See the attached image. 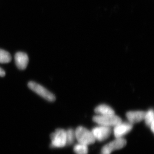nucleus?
I'll use <instances>...</instances> for the list:
<instances>
[{
	"instance_id": "1",
	"label": "nucleus",
	"mask_w": 154,
	"mask_h": 154,
	"mask_svg": "<svg viewBox=\"0 0 154 154\" xmlns=\"http://www.w3.org/2000/svg\"><path fill=\"white\" fill-rule=\"evenodd\" d=\"M75 138L79 143L89 145L94 143L96 140L93 136L91 131L84 127H78L75 130Z\"/></svg>"
},
{
	"instance_id": "2",
	"label": "nucleus",
	"mask_w": 154,
	"mask_h": 154,
	"mask_svg": "<svg viewBox=\"0 0 154 154\" xmlns=\"http://www.w3.org/2000/svg\"><path fill=\"white\" fill-rule=\"evenodd\" d=\"M93 120L98 124L104 126L114 127L122 122L118 116L114 115H96L93 117Z\"/></svg>"
},
{
	"instance_id": "3",
	"label": "nucleus",
	"mask_w": 154,
	"mask_h": 154,
	"mask_svg": "<svg viewBox=\"0 0 154 154\" xmlns=\"http://www.w3.org/2000/svg\"><path fill=\"white\" fill-rule=\"evenodd\" d=\"M28 86L30 89L47 101L54 102L55 100L54 95L42 85L34 82H30L28 83Z\"/></svg>"
},
{
	"instance_id": "4",
	"label": "nucleus",
	"mask_w": 154,
	"mask_h": 154,
	"mask_svg": "<svg viewBox=\"0 0 154 154\" xmlns=\"http://www.w3.org/2000/svg\"><path fill=\"white\" fill-rule=\"evenodd\" d=\"M52 148H62L66 146V131L63 129H57L51 135Z\"/></svg>"
},
{
	"instance_id": "5",
	"label": "nucleus",
	"mask_w": 154,
	"mask_h": 154,
	"mask_svg": "<svg viewBox=\"0 0 154 154\" xmlns=\"http://www.w3.org/2000/svg\"><path fill=\"white\" fill-rule=\"evenodd\" d=\"M127 141L123 138H116V139L106 144L102 148L101 153L110 154L115 150H119L126 145Z\"/></svg>"
},
{
	"instance_id": "6",
	"label": "nucleus",
	"mask_w": 154,
	"mask_h": 154,
	"mask_svg": "<svg viewBox=\"0 0 154 154\" xmlns=\"http://www.w3.org/2000/svg\"><path fill=\"white\" fill-rule=\"evenodd\" d=\"M112 132L111 127L100 125L92 130L91 132L95 140L103 141L109 138Z\"/></svg>"
},
{
	"instance_id": "7",
	"label": "nucleus",
	"mask_w": 154,
	"mask_h": 154,
	"mask_svg": "<svg viewBox=\"0 0 154 154\" xmlns=\"http://www.w3.org/2000/svg\"><path fill=\"white\" fill-rule=\"evenodd\" d=\"M132 128V124L131 123L121 122L114 126V134L116 138H122L130 132Z\"/></svg>"
},
{
	"instance_id": "8",
	"label": "nucleus",
	"mask_w": 154,
	"mask_h": 154,
	"mask_svg": "<svg viewBox=\"0 0 154 154\" xmlns=\"http://www.w3.org/2000/svg\"><path fill=\"white\" fill-rule=\"evenodd\" d=\"M16 64L17 68L20 70L26 69L29 63V57L25 52H17L15 56Z\"/></svg>"
},
{
	"instance_id": "9",
	"label": "nucleus",
	"mask_w": 154,
	"mask_h": 154,
	"mask_svg": "<svg viewBox=\"0 0 154 154\" xmlns=\"http://www.w3.org/2000/svg\"><path fill=\"white\" fill-rule=\"evenodd\" d=\"M146 112L143 111H129L126 113V117L130 123H137L143 120L145 116Z\"/></svg>"
},
{
	"instance_id": "10",
	"label": "nucleus",
	"mask_w": 154,
	"mask_h": 154,
	"mask_svg": "<svg viewBox=\"0 0 154 154\" xmlns=\"http://www.w3.org/2000/svg\"><path fill=\"white\" fill-rule=\"evenodd\" d=\"M95 112L99 115H109L115 114V111L112 108L106 104H101L97 106Z\"/></svg>"
},
{
	"instance_id": "11",
	"label": "nucleus",
	"mask_w": 154,
	"mask_h": 154,
	"mask_svg": "<svg viewBox=\"0 0 154 154\" xmlns=\"http://www.w3.org/2000/svg\"><path fill=\"white\" fill-rule=\"evenodd\" d=\"M75 139V134L74 130L69 129L66 131V146L72 144Z\"/></svg>"
},
{
	"instance_id": "12",
	"label": "nucleus",
	"mask_w": 154,
	"mask_h": 154,
	"mask_svg": "<svg viewBox=\"0 0 154 154\" xmlns=\"http://www.w3.org/2000/svg\"><path fill=\"white\" fill-rule=\"evenodd\" d=\"M73 150L76 154H87L88 152L87 145L81 143H79L74 146Z\"/></svg>"
},
{
	"instance_id": "13",
	"label": "nucleus",
	"mask_w": 154,
	"mask_h": 154,
	"mask_svg": "<svg viewBox=\"0 0 154 154\" xmlns=\"http://www.w3.org/2000/svg\"><path fill=\"white\" fill-rule=\"evenodd\" d=\"M10 54L5 50L0 49V63H7L11 61Z\"/></svg>"
},
{
	"instance_id": "14",
	"label": "nucleus",
	"mask_w": 154,
	"mask_h": 154,
	"mask_svg": "<svg viewBox=\"0 0 154 154\" xmlns=\"http://www.w3.org/2000/svg\"><path fill=\"white\" fill-rule=\"evenodd\" d=\"M154 111L153 109H150L146 112L144 120L148 126L150 127L152 124L154 123Z\"/></svg>"
},
{
	"instance_id": "15",
	"label": "nucleus",
	"mask_w": 154,
	"mask_h": 154,
	"mask_svg": "<svg viewBox=\"0 0 154 154\" xmlns=\"http://www.w3.org/2000/svg\"><path fill=\"white\" fill-rule=\"evenodd\" d=\"M6 75V72L4 70L0 67V77H4Z\"/></svg>"
},
{
	"instance_id": "16",
	"label": "nucleus",
	"mask_w": 154,
	"mask_h": 154,
	"mask_svg": "<svg viewBox=\"0 0 154 154\" xmlns=\"http://www.w3.org/2000/svg\"><path fill=\"white\" fill-rule=\"evenodd\" d=\"M101 154H103V153H101Z\"/></svg>"
}]
</instances>
